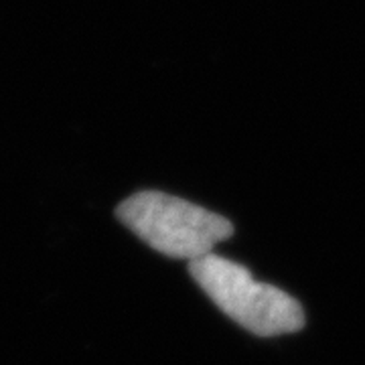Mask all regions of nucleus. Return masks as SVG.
Listing matches in <instances>:
<instances>
[{"mask_svg": "<svg viewBox=\"0 0 365 365\" xmlns=\"http://www.w3.org/2000/svg\"><path fill=\"white\" fill-rule=\"evenodd\" d=\"M191 276L213 304L240 327L260 337L294 333L304 325L299 300L256 280L248 268L217 254L189 262Z\"/></svg>", "mask_w": 365, "mask_h": 365, "instance_id": "obj_1", "label": "nucleus"}, {"mask_svg": "<svg viewBox=\"0 0 365 365\" xmlns=\"http://www.w3.org/2000/svg\"><path fill=\"white\" fill-rule=\"evenodd\" d=\"M116 213L150 248L189 262L213 254L217 244L234 234L232 223L222 215L158 191L128 197Z\"/></svg>", "mask_w": 365, "mask_h": 365, "instance_id": "obj_2", "label": "nucleus"}]
</instances>
